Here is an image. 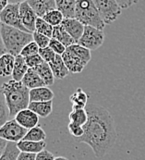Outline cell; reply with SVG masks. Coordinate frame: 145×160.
I'll list each match as a JSON object with an SVG mask.
<instances>
[{
	"label": "cell",
	"instance_id": "cell-1",
	"mask_svg": "<svg viewBox=\"0 0 145 160\" xmlns=\"http://www.w3.org/2000/svg\"><path fill=\"white\" fill-rule=\"evenodd\" d=\"M85 109L88 120L83 126L84 134L76 139V142L86 143L92 148L97 158H102L117 142L114 118L105 108L97 104H88Z\"/></svg>",
	"mask_w": 145,
	"mask_h": 160
},
{
	"label": "cell",
	"instance_id": "cell-2",
	"mask_svg": "<svg viewBox=\"0 0 145 160\" xmlns=\"http://www.w3.org/2000/svg\"><path fill=\"white\" fill-rule=\"evenodd\" d=\"M9 109V116L16 117L20 111L28 108L30 104V89L22 82L10 80L1 86Z\"/></svg>",
	"mask_w": 145,
	"mask_h": 160
},
{
	"label": "cell",
	"instance_id": "cell-3",
	"mask_svg": "<svg viewBox=\"0 0 145 160\" xmlns=\"http://www.w3.org/2000/svg\"><path fill=\"white\" fill-rule=\"evenodd\" d=\"M0 35L7 52L15 57L21 55L25 46L33 41L32 33L3 23L0 28Z\"/></svg>",
	"mask_w": 145,
	"mask_h": 160
},
{
	"label": "cell",
	"instance_id": "cell-4",
	"mask_svg": "<svg viewBox=\"0 0 145 160\" xmlns=\"http://www.w3.org/2000/svg\"><path fill=\"white\" fill-rule=\"evenodd\" d=\"M75 19L85 26H93L101 30H104L105 26L93 0H77Z\"/></svg>",
	"mask_w": 145,
	"mask_h": 160
},
{
	"label": "cell",
	"instance_id": "cell-5",
	"mask_svg": "<svg viewBox=\"0 0 145 160\" xmlns=\"http://www.w3.org/2000/svg\"><path fill=\"white\" fill-rule=\"evenodd\" d=\"M105 24H111L120 16L121 8L117 0H93Z\"/></svg>",
	"mask_w": 145,
	"mask_h": 160
},
{
	"label": "cell",
	"instance_id": "cell-6",
	"mask_svg": "<svg viewBox=\"0 0 145 160\" xmlns=\"http://www.w3.org/2000/svg\"><path fill=\"white\" fill-rule=\"evenodd\" d=\"M104 41V30L97 29L93 26H85L81 38L77 44L84 46L90 50H97L103 46Z\"/></svg>",
	"mask_w": 145,
	"mask_h": 160
},
{
	"label": "cell",
	"instance_id": "cell-7",
	"mask_svg": "<svg viewBox=\"0 0 145 160\" xmlns=\"http://www.w3.org/2000/svg\"><path fill=\"white\" fill-rule=\"evenodd\" d=\"M29 130L23 128L18 121L13 118L7 120L3 126L0 127V137L7 142H19L23 140Z\"/></svg>",
	"mask_w": 145,
	"mask_h": 160
},
{
	"label": "cell",
	"instance_id": "cell-8",
	"mask_svg": "<svg viewBox=\"0 0 145 160\" xmlns=\"http://www.w3.org/2000/svg\"><path fill=\"white\" fill-rule=\"evenodd\" d=\"M0 22L3 24L30 32L22 22L20 14V4H8L0 13Z\"/></svg>",
	"mask_w": 145,
	"mask_h": 160
},
{
	"label": "cell",
	"instance_id": "cell-9",
	"mask_svg": "<svg viewBox=\"0 0 145 160\" xmlns=\"http://www.w3.org/2000/svg\"><path fill=\"white\" fill-rule=\"evenodd\" d=\"M20 14L22 22L24 25V27L31 33L35 32V24L36 21L39 18L33 8L30 6L28 1H25L23 3L20 4Z\"/></svg>",
	"mask_w": 145,
	"mask_h": 160
},
{
	"label": "cell",
	"instance_id": "cell-10",
	"mask_svg": "<svg viewBox=\"0 0 145 160\" xmlns=\"http://www.w3.org/2000/svg\"><path fill=\"white\" fill-rule=\"evenodd\" d=\"M62 58L71 73H80L86 67L85 63L73 52L70 47H67V50L62 55Z\"/></svg>",
	"mask_w": 145,
	"mask_h": 160
},
{
	"label": "cell",
	"instance_id": "cell-11",
	"mask_svg": "<svg viewBox=\"0 0 145 160\" xmlns=\"http://www.w3.org/2000/svg\"><path fill=\"white\" fill-rule=\"evenodd\" d=\"M15 119L20 123L23 128L30 130L36 127L39 123V116L35 114L30 108H26L20 111L16 115Z\"/></svg>",
	"mask_w": 145,
	"mask_h": 160
},
{
	"label": "cell",
	"instance_id": "cell-12",
	"mask_svg": "<svg viewBox=\"0 0 145 160\" xmlns=\"http://www.w3.org/2000/svg\"><path fill=\"white\" fill-rule=\"evenodd\" d=\"M61 25L64 27V29L68 32V33L75 40V42L77 44L83 34L85 25L82 24L80 21H78L75 18L64 19Z\"/></svg>",
	"mask_w": 145,
	"mask_h": 160
},
{
	"label": "cell",
	"instance_id": "cell-13",
	"mask_svg": "<svg viewBox=\"0 0 145 160\" xmlns=\"http://www.w3.org/2000/svg\"><path fill=\"white\" fill-rule=\"evenodd\" d=\"M28 3L39 18H44L48 12L56 9V0H28Z\"/></svg>",
	"mask_w": 145,
	"mask_h": 160
},
{
	"label": "cell",
	"instance_id": "cell-14",
	"mask_svg": "<svg viewBox=\"0 0 145 160\" xmlns=\"http://www.w3.org/2000/svg\"><path fill=\"white\" fill-rule=\"evenodd\" d=\"M50 65V68L52 69L53 73H54V76L56 79L57 80H62V79H65L69 73H70V70L67 68L63 58H62V56L61 55H57L56 56V58L52 61L48 63Z\"/></svg>",
	"mask_w": 145,
	"mask_h": 160
},
{
	"label": "cell",
	"instance_id": "cell-15",
	"mask_svg": "<svg viewBox=\"0 0 145 160\" xmlns=\"http://www.w3.org/2000/svg\"><path fill=\"white\" fill-rule=\"evenodd\" d=\"M55 94L48 86L30 90V102H46L53 100Z\"/></svg>",
	"mask_w": 145,
	"mask_h": 160
},
{
	"label": "cell",
	"instance_id": "cell-16",
	"mask_svg": "<svg viewBox=\"0 0 145 160\" xmlns=\"http://www.w3.org/2000/svg\"><path fill=\"white\" fill-rule=\"evenodd\" d=\"M22 82L24 84L27 88H29L30 90L46 86L44 81L39 76V74L34 70V69H31V68H30V69H28V71L25 74V76L23 77L22 81Z\"/></svg>",
	"mask_w": 145,
	"mask_h": 160
},
{
	"label": "cell",
	"instance_id": "cell-17",
	"mask_svg": "<svg viewBox=\"0 0 145 160\" xmlns=\"http://www.w3.org/2000/svg\"><path fill=\"white\" fill-rule=\"evenodd\" d=\"M17 145L21 152H27V153H33L38 154L46 149V142L45 141L42 142H32V141H26L22 140L17 142Z\"/></svg>",
	"mask_w": 145,
	"mask_h": 160
},
{
	"label": "cell",
	"instance_id": "cell-18",
	"mask_svg": "<svg viewBox=\"0 0 145 160\" xmlns=\"http://www.w3.org/2000/svg\"><path fill=\"white\" fill-rule=\"evenodd\" d=\"M29 69L30 68L28 67V65L26 63L24 57H22V55L16 56L14 69H13L12 75H11L12 80H15L17 82H22Z\"/></svg>",
	"mask_w": 145,
	"mask_h": 160
},
{
	"label": "cell",
	"instance_id": "cell-19",
	"mask_svg": "<svg viewBox=\"0 0 145 160\" xmlns=\"http://www.w3.org/2000/svg\"><path fill=\"white\" fill-rule=\"evenodd\" d=\"M15 56L6 53L0 57V76L8 77L12 75L14 64H15Z\"/></svg>",
	"mask_w": 145,
	"mask_h": 160
},
{
	"label": "cell",
	"instance_id": "cell-20",
	"mask_svg": "<svg viewBox=\"0 0 145 160\" xmlns=\"http://www.w3.org/2000/svg\"><path fill=\"white\" fill-rule=\"evenodd\" d=\"M28 108L32 110L41 118H46L53 111V101L46 102H30Z\"/></svg>",
	"mask_w": 145,
	"mask_h": 160
},
{
	"label": "cell",
	"instance_id": "cell-21",
	"mask_svg": "<svg viewBox=\"0 0 145 160\" xmlns=\"http://www.w3.org/2000/svg\"><path fill=\"white\" fill-rule=\"evenodd\" d=\"M77 0H56V9H58L65 19L75 18Z\"/></svg>",
	"mask_w": 145,
	"mask_h": 160
},
{
	"label": "cell",
	"instance_id": "cell-22",
	"mask_svg": "<svg viewBox=\"0 0 145 160\" xmlns=\"http://www.w3.org/2000/svg\"><path fill=\"white\" fill-rule=\"evenodd\" d=\"M52 38H55L57 41L61 42L66 47H69V46L76 44L75 40L68 33V32L64 29V27L62 25H58V26L54 27Z\"/></svg>",
	"mask_w": 145,
	"mask_h": 160
},
{
	"label": "cell",
	"instance_id": "cell-23",
	"mask_svg": "<svg viewBox=\"0 0 145 160\" xmlns=\"http://www.w3.org/2000/svg\"><path fill=\"white\" fill-rule=\"evenodd\" d=\"M34 70L42 78V80L44 81L46 86H51V85L54 84L56 78L54 76V73H53V71L50 68V65L48 63L44 62L43 64H41L39 66H37L36 68H34Z\"/></svg>",
	"mask_w": 145,
	"mask_h": 160
},
{
	"label": "cell",
	"instance_id": "cell-24",
	"mask_svg": "<svg viewBox=\"0 0 145 160\" xmlns=\"http://www.w3.org/2000/svg\"><path fill=\"white\" fill-rule=\"evenodd\" d=\"M88 98L89 96L81 88H78L70 97V100L72 103V108H85L86 106L88 105L87 104Z\"/></svg>",
	"mask_w": 145,
	"mask_h": 160
},
{
	"label": "cell",
	"instance_id": "cell-25",
	"mask_svg": "<svg viewBox=\"0 0 145 160\" xmlns=\"http://www.w3.org/2000/svg\"><path fill=\"white\" fill-rule=\"evenodd\" d=\"M69 118L70 122L77 123L80 126H84L88 120V114L85 108H72V111L70 113Z\"/></svg>",
	"mask_w": 145,
	"mask_h": 160
},
{
	"label": "cell",
	"instance_id": "cell-26",
	"mask_svg": "<svg viewBox=\"0 0 145 160\" xmlns=\"http://www.w3.org/2000/svg\"><path fill=\"white\" fill-rule=\"evenodd\" d=\"M20 153L21 150L19 149L17 142H8L6 150L0 158V160H18Z\"/></svg>",
	"mask_w": 145,
	"mask_h": 160
},
{
	"label": "cell",
	"instance_id": "cell-27",
	"mask_svg": "<svg viewBox=\"0 0 145 160\" xmlns=\"http://www.w3.org/2000/svg\"><path fill=\"white\" fill-rule=\"evenodd\" d=\"M46 139V133L45 132L43 128H41L38 125L32 129H30L27 134L25 135V137L23 138V140L32 141V142H42L45 141Z\"/></svg>",
	"mask_w": 145,
	"mask_h": 160
},
{
	"label": "cell",
	"instance_id": "cell-28",
	"mask_svg": "<svg viewBox=\"0 0 145 160\" xmlns=\"http://www.w3.org/2000/svg\"><path fill=\"white\" fill-rule=\"evenodd\" d=\"M69 47L85 63V65H87L90 62V60L92 58V54H91L90 49L80 46L79 44H74V45L69 46Z\"/></svg>",
	"mask_w": 145,
	"mask_h": 160
},
{
	"label": "cell",
	"instance_id": "cell-29",
	"mask_svg": "<svg viewBox=\"0 0 145 160\" xmlns=\"http://www.w3.org/2000/svg\"><path fill=\"white\" fill-rule=\"evenodd\" d=\"M43 19L46 22H47L50 25H52L53 27H56V26L61 25L65 18L58 9H54L48 12L46 15H45Z\"/></svg>",
	"mask_w": 145,
	"mask_h": 160
},
{
	"label": "cell",
	"instance_id": "cell-30",
	"mask_svg": "<svg viewBox=\"0 0 145 160\" xmlns=\"http://www.w3.org/2000/svg\"><path fill=\"white\" fill-rule=\"evenodd\" d=\"M9 117V109L6 101V97L0 87V127L8 120Z\"/></svg>",
	"mask_w": 145,
	"mask_h": 160
},
{
	"label": "cell",
	"instance_id": "cell-31",
	"mask_svg": "<svg viewBox=\"0 0 145 160\" xmlns=\"http://www.w3.org/2000/svg\"><path fill=\"white\" fill-rule=\"evenodd\" d=\"M35 31L52 38L54 27L52 25H50L47 22H46L43 18H38L36 21V24H35Z\"/></svg>",
	"mask_w": 145,
	"mask_h": 160
},
{
	"label": "cell",
	"instance_id": "cell-32",
	"mask_svg": "<svg viewBox=\"0 0 145 160\" xmlns=\"http://www.w3.org/2000/svg\"><path fill=\"white\" fill-rule=\"evenodd\" d=\"M32 36H33V41L38 45L40 48H46V47L49 46V43L51 40L50 37L45 35V34H42L36 31L32 33Z\"/></svg>",
	"mask_w": 145,
	"mask_h": 160
},
{
	"label": "cell",
	"instance_id": "cell-33",
	"mask_svg": "<svg viewBox=\"0 0 145 160\" xmlns=\"http://www.w3.org/2000/svg\"><path fill=\"white\" fill-rule=\"evenodd\" d=\"M39 50H40V47L38 46V45L34 41H32L30 44H28L22 49L21 55L22 57H24V58H27V57H30V56H33V55L39 54Z\"/></svg>",
	"mask_w": 145,
	"mask_h": 160
},
{
	"label": "cell",
	"instance_id": "cell-34",
	"mask_svg": "<svg viewBox=\"0 0 145 160\" xmlns=\"http://www.w3.org/2000/svg\"><path fill=\"white\" fill-rule=\"evenodd\" d=\"M68 129H69L70 133L72 135L73 137L75 138V140L80 138L84 134L83 126H80V125H79L77 123H74V122H70V123L68 125Z\"/></svg>",
	"mask_w": 145,
	"mask_h": 160
},
{
	"label": "cell",
	"instance_id": "cell-35",
	"mask_svg": "<svg viewBox=\"0 0 145 160\" xmlns=\"http://www.w3.org/2000/svg\"><path fill=\"white\" fill-rule=\"evenodd\" d=\"M39 55L42 57V58L44 59V61L46 62V63L52 62L56 58V54L55 53V51L53 49H51L49 46L46 47V48H40Z\"/></svg>",
	"mask_w": 145,
	"mask_h": 160
},
{
	"label": "cell",
	"instance_id": "cell-36",
	"mask_svg": "<svg viewBox=\"0 0 145 160\" xmlns=\"http://www.w3.org/2000/svg\"><path fill=\"white\" fill-rule=\"evenodd\" d=\"M25 60H26V63H27L28 67L31 68V69H34L37 66H39V65H41V64H43L45 62L44 59L42 58V57L39 54L27 57V58H25Z\"/></svg>",
	"mask_w": 145,
	"mask_h": 160
},
{
	"label": "cell",
	"instance_id": "cell-37",
	"mask_svg": "<svg viewBox=\"0 0 145 160\" xmlns=\"http://www.w3.org/2000/svg\"><path fill=\"white\" fill-rule=\"evenodd\" d=\"M49 47L51 49H53L55 51L56 54L57 55H63L65 53V51L67 50V47L64 46L61 42L57 41L56 39L55 38H51L50 40V43H49Z\"/></svg>",
	"mask_w": 145,
	"mask_h": 160
},
{
	"label": "cell",
	"instance_id": "cell-38",
	"mask_svg": "<svg viewBox=\"0 0 145 160\" xmlns=\"http://www.w3.org/2000/svg\"><path fill=\"white\" fill-rule=\"evenodd\" d=\"M55 156L48 150H43L42 152L36 154V160H55Z\"/></svg>",
	"mask_w": 145,
	"mask_h": 160
},
{
	"label": "cell",
	"instance_id": "cell-39",
	"mask_svg": "<svg viewBox=\"0 0 145 160\" xmlns=\"http://www.w3.org/2000/svg\"><path fill=\"white\" fill-rule=\"evenodd\" d=\"M117 2L122 9H126L138 3L139 0H117Z\"/></svg>",
	"mask_w": 145,
	"mask_h": 160
},
{
	"label": "cell",
	"instance_id": "cell-40",
	"mask_svg": "<svg viewBox=\"0 0 145 160\" xmlns=\"http://www.w3.org/2000/svg\"><path fill=\"white\" fill-rule=\"evenodd\" d=\"M18 160H36V154L27 153V152H21L20 155H19Z\"/></svg>",
	"mask_w": 145,
	"mask_h": 160
},
{
	"label": "cell",
	"instance_id": "cell-41",
	"mask_svg": "<svg viewBox=\"0 0 145 160\" xmlns=\"http://www.w3.org/2000/svg\"><path fill=\"white\" fill-rule=\"evenodd\" d=\"M7 142H8L7 140H5V139H3L2 137H0V158L3 155L4 151L6 150V147L7 145Z\"/></svg>",
	"mask_w": 145,
	"mask_h": 160
},
{
	"label": "cell",
	"instance_id": "cell-42",
	"mask_svg": "<svg viewBox=\"0 0 145 160\" xmlns=\"http://www.w3.org/2000/svg\"><path fill=\"white\" fill-rule=\"evenodd\" d=\"M6 53H7V49H6L5 46H4L3 40H2L1 35H0V57H1V56H3V55H4V54H6Z\"/></svg>",
	"mask_w": 145,
	"mask_h": 160
},
{
	"label": "cell",
	"instance_id": "cell-43",
	"mask_svg": "<svg viewBox=\"0 0 145 160\" xmlns=\"http://www.w3.org/2000/svg\"><path fill=\"white\" fill-rule=\"evenodd\" d=\"M8 0H0V13L2 12V10L8 5Z\"/></svg>",
	"mask_w": 145,
	"mask_h": 160
},
{
	"label": "cell",
	"instance_id": "cell-44",
	"mask_svg": "<svg viewBox=\"0 0 145 160\" xmlns=\"http://www.w3.org/2000/svg\"><path fill=\"white\" fill-rule=\"evenodd\" d=\"M25 1H28V0H8V3L9 4H21Z\"/></svg>",
	"mask_w": 145,
	"mask_h": 160
},
{
	"label": "cell",
	"instance_id": "cell-45",
	"mask_svg": "<svg viewBox=\"0 0 145 160\" xmlns=\"http://www.w3.org/2000/svg\"><path fill=\"white\" fill-rule=\"evenodd\" d=\"M55 160H69L67 158H64V157H58V158H56Z\"/></svg>",
	"mask_w": 145,
	"mask_h": 160
},
{
	"label": "cell",
	"instance_id": "cell-46",
	"mask_svg": "<svg viewBox=\"0 0 145 160\" xmlns=\"http://www.w3.org/2000/svg\"><path fill=\"white\" fill-rule=\"evenodd\" d=\"M1 24H2V23H1V22H0V28H1Z\"/></svg>",
	"mask_w": 145,
	"mask_h": 160
}]
</instances>
